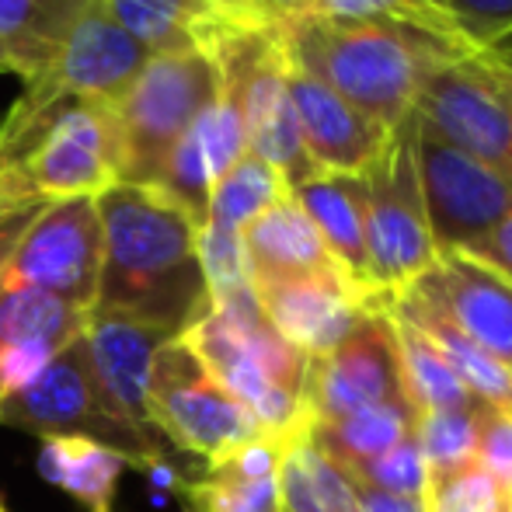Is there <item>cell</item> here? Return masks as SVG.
Here are the masks:
<instances>
[{
    "instance_id": "1",
    "label": "cell",
    "mask_w": 512,
    "mask_h": 512,
    "mask_svg": "<svg viewBox=\"0 0 512 512\" xmlns=\"http://www.w3.org/2000/svg\"><path fill=\"white\" fill-rule=\"evenodd\" d=\"M102 216V279L95 307L140 317L182 338L213 310L199 265V220L161 185H112Z\"/></svg>"
},
{
    "instance_id": "2",
    "label": "cell",
    "mask_w": 512,
    "mask_h": 512,
    "mask_svg": "<svg viewBox=\"0 0 512 512\" xmlns=\"http://www.w3.org/2000/svg\"><path fill=\"white\" fill-rule=\"evenodd\" d=\"M119 182L112 105L25 84L0 122V213L98 199Z\"/></svg>"
},
{
    "instance_id": "3",
    "label": "cell",
    "mask_w": 512,
    "mask_h": 512,
    "mask_svg": "<svg viewBox=\"0 0 512 512\" xmlns=\"http://www.w3.org/2000/svg\"><path fill=\"white\" fill-rule=\"evenodd\" d=\"M279 28L293 63L387 129H394L415 108L422 84L439 67L478 56L460 42L394 21L297 14Z\"/></svg>"
},
{
    "instance_id": "4",
    "label": "cell",
    "mask_w": 512,
    "mask_h": 512,
    "mask_svg": "<svg viewBox=\"0 0 512 512\" xmlns=\"http://www.w3.org/2000/svg\"><path fill=\"white\" fill-rule=\"evenodd\" d=\"M220 95V74L203 53L150 56L112 105L119 133V178L150 185L185 129Z\"/></svg>"
},
{
    "instance_id": "5",
    "label": "cell",
    "mask_w": 512,
    "mask_h": 512,
    "mask_svg": "<svg viewBox=\"0 0 512 512\" xmlns=\"http://www.w3.org/2000/svg\"><path fill=\"white\" fill-rule=\"evenodd\" d=\"M415 108L391 129L377 161L363 171L366 182V262L377 307L415 283L436 262V244L425 220L415 168Z\"/></svg>"
},
{
    "instance_id": "6",
    "label": "cell",
    "mask_w": 512,
    "mask_h": 512,
    "mask_svg": "<svg viewBox=\"0 0 512 512\" xmlns=\"http://www.w3.org/2000/svg\"><path fill=\"white\" fill-rule=\"evenodd\" d=\"M147 405L161 439L182 453L203 457L206 467L265 436L255 415L209 373L185 338H171L157 349Z\"/></svg>"
},
{
    "instance_id": "7",
    "label": "cell",
    "mask_w": 512,
    "mask_h": 512,
    "mask_svg": "<svg viewBox=\"0 0 512 512\" xmlns=\"http://www.w3.org/2000/svg\"><path fill=\"white\" fill-rule=\"evenodd\" d=\"M0 425L39 432V436H91L126 453L140 471L157 460H168L164 443L140 436L108 408L81 338L56 352L21 391H14L0 405Z\"/></svg>"
},
{
    "instance_id": "8",
    "label": "cell",
    "mask_w": 512,
    "mask_h": 512,
    "mask_svg": "<svg viewBox=\"0 0 512 512\" xmlns=\"http://www.w3.org/2000/svg\"><path fill=\"white\" fill-rule=\"evenodd\" d=\"M415 168L436 255L464 251L512 213V185L506 178L446 143L422 119L415 126Z\"/></svg>"
},
{
    "instance_id": "9",
    "label": "cell",
    "mask_w": 512,
    "mask_h": 512,
    "mask_svg": "<svg viewBox=\"0 0 512 512\" xmlns=\"http://www.w3.org/2000/svg\"><path fill=\"white\" fill-rule=\"evenodd\" d=\"M102 216L95 199H63L39 213L7 265L0 290H35L91 310L102 279Z\"/></svg>"
},
{
    "instance_id": "10",
    "label": "cell",
    "mask_w": 512,
    "mask_h": 512,
    "mask_svg": "<svg viewBox=\"0 0 512 512\" xmlns=\"http://www.w3.org/2000/svg\"><path fill=\"white\" fill-rule=\"evenodd\" d=\"M401 398L405 391H401L398 342H394L391 314L384 307L370 310L345 342H338L324 356H314L307 366V429Z\"/></svg>"
},
{
    "instance_id": "11",
    "label": "cell",
    "mask_w": 512,
    "mask_h": 512,
    "mask_svg": "<svg viewBox=\"0 0 512 512\" xmlns=\"http://www.w3.org/2000/svg\"><path fill=\"white\" fill-rule=\"evenodd\" d=\"M415 115L512 185V108L478 56L439 67L418 91Z\"/></svg>"
},
{
    "instance_id": "12",
    "label": "cell",
    "mask_w": 512,
    "mask_h": 512,
    "mask_svg": "<svg viewBox=\"0 0 512 512\" xmlns=\"http://www.w3.org/2000/svg\"><path fill=\"white\" fill-rule=\"evenodd\" d=\"M164 342H171L168 331L140 321V317L119 314V310L91 307L88 321L81 331V345L88 352L91 373L102 387L108 408L140 436L164 443L161 432L154 429L147 405L150 366Z\"/></svg>"
},
{
    "instance_id": "13",
    "label": "cell",
    "mask_w": 512,
    "mask_h": 512,
    "mask_svg": "<svg viewBox=\"0 0 512 512\" xmlns=\"http://www.w3.org/2000/svg\"><path fill=\"white\" fill-rule=\"evenodd\" d=\"M269 324L307 359L324 356L359 328L370 310H377L342 272L272 279L251 286Z\"/></svg>"
},
{
    "instance_id": "14",
    "label": "cell",
    "mask_w": 512,
    "mask_h": 512,
    "mask_svg": "<svg viewBox=\"0 0 512 512\" xmlns=\"http://www.w3.org/2000/svg\"><path fill=\"white\" fill-rule=\"evenodd\" d=\"M408 290V286H405ZM422 297L443 310L488 359L512 377V283L474 262L464 251L436 255L429 272L411 283Z\"/></svg>"
},
{
    "instance_id": "15",
    "label": "cell",
    "mask_w": 512,
    "mask_h": 512,
    "mask_svg": "<svg viewBox=\"0 0 512 512\" xmlns=\"http://www.w3.org/2000/svg\"><path fill=\"white\" fill-rule=\"evenodd\" d=\"M147 60V49L108 14L102 0H95L70 25L53 63L25 84H42V88L60 91V95L115 102L133 84V77L147 67Z\"/></svg>"
},
{
    "instance_id": "16",
    "label": "cell",
    "mask_w": 512,
    "mask_h": 512,
    "mask_svg": "<svg viewBox=\"0 0 512 512\" xmlns=\"http://www.w3.org/2000/svg\"><path fill=\"white\" fill-rule=\"evenodd\" d=\"M286 91H290L293 115H297L300 140L317 171L338 175H363L384 150L391 129L373 122L342 95L307 74L300 63H286Z\"/></svg>"
},
{
    "instance_id": "17",
    "label": "cell",
    "mask_w": 512,
    "mask_h": 512,
    "mask_svg": "<svg viewBox=\"0 0 512 512\" xmlns=\"http://www.w3.org/2000/svg\"><path fill=\"white\" fill-rule=\"evenodd\" d=\"M244 154H248V136H244L241 108L220 88L213 105L171 147V154L164 157L161 171H157V178L150 185H161L168 196H175L203 227L216 182Z\"/></svg>"
},
{
    "instance_id": "18",
    "label": "cell",
    "mask_w": 512,
    "mask_h": 512,
    "mask_svg": "<svg viewBox=\"0 0 512 512\" xmlns=\"http://www.w3.org/2000/svg\"><path fill=\"white\" fill-rule=\"evenodd\" d=\"M88 314L46 293L0 290V405L81 338Z\"/></svg>"
},
{
    "instance_id": "19",
    "label": "cell",
    "mask_w": 512,
    "mask_h": 512,
    "mask_svg": "<svg viewBox=\"0 0 512 512\" xmlns=\"http://www.w3.org/2000/svg\"><path fill=\"white\" fill-rule=\"evenodd\" d=\"M297 206L307 213L321 234L328 255L342 269V276L377 307V293L370 286V262H366V182L363 175H338L317 171L293 189Z\"/></svg>"
},
{
    "instance_id": "20",
    "label": "cell",
    "mask_w": 512,
    "mask_h": 512,
    "mask_svg": "<svg viewBox=\"0 0 512 512\" xmlns=\"http://www.w3.org/2000/svg\"><path fill=\"white\" fill-rule=\"evenodd\" d=\"M115 21L147 49L164 53H209L216 39L237 21H258L223 0H102ZM269 25V21H265Z\"/></svg>"
},
{
    "instance_id": "21",
    "label": "cell",
    "mask_w": 512,
    "mask_h": 512,
    "mask_svg": "<svg viewBox=\"0 0 512 512\" xmlns=\"http://www.w3.org/2000/svg\"><path fill=\"white\" fill-rule=\"evenodd\" d=\"M241 248L251 286L272 283V279L314 276V272H342L328 255L314 223L297 206L293 192L241 230Z\"/></svg>"
},
{
    "instance_id": "22",
    "label": "cell",
    "mask_w": 512,
    "mask_h": 512,
    "mask_svg": "<svg viewBox=\"0 0 512 512\" xmlns=\"http://www.w3.org/2000/svg\"><path fill=\"white\" fill-rule=\"evenodd\" d=\"M380 307H387L391 314H398L401 321H408L411 328L446 359V366L457 373L460 384H464L481 405L512 411V377L495 359H488L429 297H422V293L408 286V290L387 297Z\"/></svg>"
},
{
    "instance_id": "23",
    "label": "cell",
    "mask_w": 512,
    "mask_h": 512,
    "mask_svg": "<svg viewBox=\"0 0 512 512\" xmlns=\"http://www.w3.org/2000/svg\"><path fill=\"white\" fill-rule=\"evenodd\" d=\"M126 467H133L126 453L91 436H42L39 474L88 512H112L115 488Z\"/></svg>"
},
{
    "instance_id": "24",
    "label": "cell",
    "mask_w": 512,
    "mask_h": 512,
    "mask_svg": "<svg viewBox=\"0 0 512 512\" xmlns=\"http://www.w3.org/2000/svg\"><path fill=\"white\" fill-rule=\"evenodd\" d=\"M95 0H0V49L21 81H32L53 63L70 25Z\"/></svg>"
},
{
    "instance_id": "25",
    "label": "cell",
    "mask_w": 512,
    "mask_h": 512,
    "mask_svg": "<svg viewBox=\"0 0 512 512\" xmlns=\"http://www.w3.org/2000/svg\"><path fill=\"white\" fill-rule=\"evenodd\" d=\"M415 408L401 401H384V405L359 408L352 415L338 418L328 425H310L307 443L321 453L328 464H335L342 474L363 467L366 460L394 450L398 443L415 436Z\"/></svg>"
},
{
    "instance_id": "26",
    "label": "cell",
    "mask_w": 512,
    "mask_h": 512,
    "mask_svg": "<svg viewBox=\"0 0 512 512\" xmlns=\"http://www.w3.org/2000/svg\"><path fill=\"white\" fill-rule=\"evenodd\" d=\"M387 310V307H384ZM391 314V310H387ZM394 324V342H398V370H401V391H405L408 405L415 415L425 411H453V408H471L481 405L457 373L446 366V359L411 328L398 314H391Z\"/></svg>"
},
{
    "instance_id": "27",
    "label": "cell",
    "mask_w": 512,
    "mask_h": 512,
    "mask_svg": "<svg viewBox=\"0 0 512 512\" xmlns=\"http://www.w3.org/2000/svg\"><path fill=\"white\" fill-rule=\"evenodd\" d=\"M286 196H290L286 178L279 175L269 161H262V157H255L248 150V154L216 182L213 196H209L206 223L209 227L241 234L255 216H262L269 206L283 203Z\"/></svg>"
},
{
    "instance_id": "28",
    "label": "cell",
    "mask_w": 512,
    "mask_h": 512,
    "mask_svg": "<svg viewBox=\"0 0 512 512\" xmlns=\"http://www.w3.org/2000/svg\"><path fill=\"white\" fill-rule=\"evenodd\" d=\"M279 499L283 512H356L345 474L328 464L307 443V436H300L286 450L279 467Z\"/></svg>"
},
{
    "instance_id": "29",
    "label": "cell",
    "mask_w": 512,
    "mask_h": 512,
    "mask_svg": "<svg viewBox=\"0 0 512 512\" xmlns=\"http://www.w3.org/2000/svg\"><path fill=\"white\" fill-rule=\"evenodd\" d=\"M196 512H283L276 478H251L230 464H209L199 481L182 488Z\"/></svg>"
},
{
    "instance_id": "30",
    "label": "cell",
    "mask_w": 512,
    "mask_h": 512,
    "mask_svg": "<svg viewBox=\"0 0 512 512\" xmlns=\"http://www.w3.org/2000/svg\"><path fill=\"white\" fill-rule=\"evenodd\" d=\"M307 14H321V18H338V21H394V25L422 28V32H432L439 39L467 46L460 39L443 0H310Z\"/></svg>"
},
{
    "instance_id": "31",
    "label": "cell",
    "mask_w": 512,
    "mask_h": 512,
    "mask_svg": "<svg viewBox=\"0 0 512 512\" xmlns=\"http://www.w3.org/2000/svg\"><path fill=\"white\" fill-rule=\"evenodd\" d=\"M488 405L453 408V411H425L415 418V439L425 460V474L457 471L471 464L478 446V418Z\"/></svg>"
},
{
    "instance_id": "32",
    "label": "cell",
    "mask_w": 512,
    "mask_h": 512,
    "mask_svg": "<svg viewBox=\"0 0 512 512\" xmlns=\"http://www.w3.org/2000/svg\"><path fill=\"white\" fill-rule=\"evenodd\" d=\"M425 512H509V492L478 464L457 467V471L425 474L422 492Z\"/></svg>"
},
{
    "instance_id": "33",
    "label": "cell",
    "mask_w": 512,
    "mask_h": 512,
    "mask_svg": "<svg viewBox=\"0 0 512 512\" xmlns=\"http://www.w3.org/2000/svg\"><path fill=\"white\" fill-rule=\"evenodd\" d=\"M345 478L359 481V485H370L377 492L405 495V499H422L425 492V460L418 450V439L411 436L405 443H398L394 450L380 453V457L366 460L363 467L349 471Z\"/></svg>"
},
{
    "instance_id": "34",
    "label": "cell",
    "mask_w": 512,
    "mask_h": 512,
    "mask_svg": "<svg viewBox=\"0 0 512 512\" xmlns=\"http://www.w3.org/2000/svg\"><path fill=\"white\" fill-rule=\"evenodd\" d=\"M467 46L481 49L512 32V0H443Z\"/></svg>"
},
{
    "instance_id": "35",
    "label": "cell",
    "mask_w": 512,
    "mask_h": 512,
    "mask_svg": "<svg viewBox=\"0 0 512 512\" xmlns=\"http://www.w3.org/2000/svg\"><path fill=\"white\" fill-rule=\"evenodd\" d=\"M474 460L509 492L512 488V411H499V408L481 411Z\"/></svg>"
},
{
    "instance_id": "36",
    "label": "cell",
    "mask_w": 512,
    "mask_h": 512,
    "mask_svg": "<svg viewBox=\"0 0 512 512\" xmlns=\"http://www.w3.org/2000/svg\"><path fill=\"white\" fill-rule=\"evenodd\" d=\"M464 255H471L474 262L488 265L492 272H499L502 279L512 283V213L499 227H492L485 237H478L474 244H467Z\"/></svg>"
},
{
    "instance_id": "37",
    "label": "cell",
    "mask_w": 512,
    "mask_h": 512,
    "mask_svg": "<svg viewBox=\"0 0 512 512\" xmlns=\"http://www.w3.org/2000/svg\"><path fill=\"white\" fill-rule=\"evenodd\" d=\"M46 206H25V209H11V213H0V279H4L7 265H11L14 251H18L21 237L28 234L39 213Z\"/></svg>"
},
{
    "instance_id": "38",
    "label": "cell",
    "mask_w": 512,
    "mask_h": 512,
    "mask_svg": "<svg viewBox=\"0 0 512 512\" xmlns=\"http://www.w3.org/2000/svg\"><path fill=\"white\" fill-rule=\"evenodd\" d=\"M349 481L352 502H356V512H425L422 499H405V495H391V492H377L370 485H359V481Z\"/></svg>"
},
{
    "instance_id": "39",
    "label": "cell",
    "mask_w": 512,
    "mask_h": 512,
    "mask_svg": "<svg viewBox=\"0 0 512 512\" xmlns=\"http://www.w3.org/2000/svg\"><path fill=\"white\" fill-rule=\"evenodd\" d=\"M478 56H481L485 63H492V67H506V70H512V32L499 35L495 42H488V46L481 49Z\"/></svg>"
},
{
    "instance_id": "40",
    "label": "cell",
    "mask_w": 512,
    "mask_h": 512,
    "mask_svg": "<svg viewBox=\"0 0 512 512\" xmlns=\"http://www.w3.org/2000/svg\"><path fill=\"white\" fill-rule=\"evenodd\" d=\"M478 60H481V56H478ZM481 63H485V60H481ZM485 67H488V74L495 77V84H499L502 98H506L509 108H512V70H506V67H492V63H485Z\"/></svg>"
},
{
    "instance_id": "41",
    "label": "cell",
    "mask_w": 512,
    "mask_h": 512,
    "mask_svg": "<svg viewBox=\"0 0 512 512\" xmlns=\"http://www.w3.org/2000/svg\"><path fill=\"white\" fill-rule=\"evenodd\" d=\"M0 74H14V67H11V60H7L4 49H0Z\"/></svg>"
},
{
    "instance_id": "42",
    "label": "cell",
    "mask_w": 512,
    "mask_h": 512,
    "mask_svg": "<svg viewBox=\"0 0 512 512\" xmlns=\"http://www.w3.org/2000/svg\"><path fill=\"white\" fill-rule=\"evenodd\" d=\"M509 512H512V488H509Z\"/></svg>"
}]
</instances>
